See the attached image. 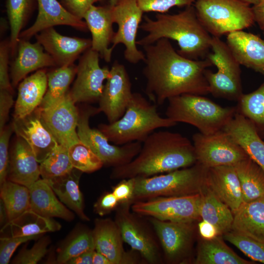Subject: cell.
I'll list each match as a JSON object with an SVG mask.
<instances>
[{"label":"cell","mask_w":264,"mask_h":264,"mask_svg":"<svg viewBox=\"0 0 264 264\" xmlns=\"http://www.w3.org/2000/svg\"><path fill=\"white\" fill-rule=\"evenodd\" d=\"M133 189V178L124 179L112 188V192L119 203H132Z\"/></svg>","instance_id":"f907efd6"},{"label":"cell","mask_w":264,"mask_h":264,"mask_svg":"<svg viewBox=\"0 0 264 264\" xmlns=\"http://www.w3.org/2000/svg\"><path fill=\"white\" fill-rule=\"evenodd\" d=\"M12 126L17 136L22 138L30 146L39 163L58 143L43 122L38 108L22 118L14 119Z\"/></svg>","instance_id":"d6986e66"},{"label":"cell","mask_w":264,"mask_h":264,"mask_svg":"<svg viewBox=\"0 0 264 264\" xmlns=\"http://www.w3.org/2000/svg\"><path fill=\"white\" fill-rule=\"evenodd\" d=\"M40 237L41 236H1L0 239V264H8L14 252L20 245Z\"/></svg>","instance_id":"bcb514c9"},{"label":"cell","mask_w":264,"mask_h":264,"mask_svg":"<svg viewBox=\"0 0 264 264\" xmlns=\"http://www.w3.org/2000/svg\"><path fill=\"white\" fill-rule=\"evenodd\" d=\"M95 250L84 252L69 260L66 264H93V255Z\"/></svg>","instance_id":"11a10c76"},{"label":"cell","mask_w":264,"mask_h":264,"mask_svg":"<svg viewBox=\"0 0 264 264\" xmlns=\"http://www.w3.org/2000/svg\"><path fill=\"white\" fill-rule=\"evenodd\" d=\"M121 0H110V4L112 6H114Z\"/></svg>","instance_id":"91938a15"},{"label":"cell","mask_w":264,"mask_h":264,"mask_svg":"<svg viewBox=\"0 0 264 264\" xmlns=\"http://www.w3.org/2000/svg\"><path fill=\"white\" fill-rule=\"evenodd\" d=\"M132 94L125 66L115 61L98 101L99 110L105 113L109 123L117 121L123 115Z\"/></svg>","instance_id":"2e32d148"},{"label":"cell","mask_w":264,"mask_h":264,"mask_svg":"<svg viewBox=\"0 0 264 264\" xmlns=\"http://www.w3.org/2000/svg\"><path fill=\"white\" fill-rule=\"evenodd\" d=\"M194 264H253L233 251L224 242L222 236L206 240L200 237Z\"/></svg>","instance_id":"d6a6232c"},{"label":"cell","mask_w":264,"mask_h":264,"mask_svg":"<svg viewBox=\"0 0 264 264\" xmlns=\"http://www.w3.org/2000/svg\"><path fill=\"white\" fill-rule=\"evenodd\" d=\"M28 188L32 211L45 217L59 218L69 221L74 219V213L58 199L46 179H39Z\"/></svg>","instance_id":"83f0119b"},{"label":"cell","mask_w":264,"mask_h":264,"mask_svg":"<svg viewBox=\"0 0 264 264\" xmlns=\"http://www.w3.org/2000/svg\"><path fill=\"white\" fill-rule=\"evenodd\" d=\"M192 140L197 162L207 168L235 166L249 157L223 130L210 134L196 133L193 135Z\"/></svg>","instance_id":"7c38bea8"},{"label":"cell","mask_w":264,"mask_h":264,"mask_svg":"<svg viewBox=\"0 0 264 264\" xmlns=\"http://www.w3.org/2000/svg\"><path fill=\"white\" fill-rule=\"evenodd\" d=\"M240 0L242 1L245 3H247L249 4V5L252 4L254 5L258 3L262 0Z\"/></svg>","instance_id":"680465c9"},{"label":"cell","mask_w":264,"mask_h":264,"mask_svg":"<svg viewBox=\"0 0 264 264\" xmlns=\"http://www.w3.org/2000/svg\"><path fill=\"white\" fill-rule=\"evenodd\" d=\"M200 22L213 37L250 27L255 22L252 7L240 0H196Z\"/></svg>","instance_id":"52a82bcc"},{"label":"cell","mask_w":264,"mask_h":264,"mask_svg":"<svg viewBox=\"0 0 264 264\" xmlns=\"http://www.w3.org/2000/svg\"><path fill=\"white\" fill-rule=\"evenodd\" d=\"M233 214L231 230L264 242V198L243 202Z\"/></svg>","instance_id":"4dcf8cb0"},{"label":"cell","mask_w":264,"mask_h":264,"mask_svg":"<svg viewBox=\"0 0 264 264\" xmlns=\"http://www.w3.org/2000/svg\"><path fill=\"white\" fill-rule=\"evenodd\" d=\"M253 261L264 264V242L231 230L222 236Z\"/></svg>","instance_id":"7bdbcfd3"},{"label":"cell","mask_w":264,"mask_h":264,"mask_svg":"<svg viewBox=\"0 0 264 264\" xmlns=\"http://www.w3.org/2000/svg\"><path fill=\"white\" fill-rule=\"evenodd\" d=\"M76 73L77 66L73 63L59 66L48 73L47 89L39 109L44 110L59 103L68 91Z\"/></svg>","instance_id":"d590c367"},{"label":"cell","mask_w":264,"mask_h":264,"mask_svg":"<svg viewBox=\"0 0 264 264\" xmlns=\"http://www.w3.org/2000/svg\"><path fill=\"white\" fill-rule=\"evenodd\" d=\"M200 193L185 196L158 197L134 202L131 210L161 220L196 222L200 219Z\"/></svg>","instance_id":"4fadbf2b"},{"label":"cell","mask_w":264,"mask_h":264,"mask_svg":"<svg viewBox=\"0 0 264 264\" xmlns=\"http://www.w3.org/2000/svg\"><path fill=\"white\" fill-rule=\"evenodd\" d=\"M83 19L91 35V48L98 52L107 62L111 61L113 50L109 47L114 32L112 17V6H91Z\"/></svg>","instance_id":"7402d4cb"},{"label":"cell","mask_w":264,"mask_h":264,"mask_svg":"<svg viewBox=\"0 0 264 264\" xmlns=\"http://www.w3.org/2000/svg\"><path fill=\"white\" fill-rule=\"evenodd\" d=\"M92 231L95 250L105 256L112 264H139L140 254L125 250L120 229L110 219H96Z\"/></svg>","instance_id":"ac0fdd59"},{"label":"cell","mask_w":264,"mask_h":264,"mask_svg":"<svg viewBox=\"0 0 264 264\" xmlns=\"http://www.w3.org/2000/svg\"><path fill=\"white\" fill-rule=\"evenodd\" d=\"M211 50L207 58L217 68L213 72L206 69L209 93L215 97L238 101L243 94L240 65L227 44L219 37L212 36Z\"/></svg>","instance_id":"ba28073f"},{"label":"cell","mask_w":264,"mask_h":264,"mask_svg":"<svg viewBox=\"0 0 264 264\" xmlns=\"http://www.w3.org/2000/svg\"><path fill=\"white\" fill-rule=\"evenodd\" d=\"M75 104L68 90L55 106L40 110L43 122L57 143L68 148L80 142L77 133L80 113Z\"/></svg>","instance_id":"e0dca14e"},{"label":"cell","mask_w":264,"mask_h":264,"mask_svg":"<svg viewBox=\"0 0 264 264\" xmlns=\"http://www.w3.org/2000/svg\"><path fill=\"white\" fill-rule=\"evenodd\" d=\"M99 111L98 108H88L80 113L77 133L80 141L99 156L104 165L115 168L129 163L139 153L142 143L135 141L122 145L110 144L101 131L89 126L90 117Z\"/></svg>","instance_id":"30bf717a"},{"label":"cell","mask_w":264,"mask_h":264,"mask_svg":"<svg viewBox=\"0 0 264 264\" xmlns=\"http://www.w3.org/2000/svg\"><path fill=\"white\" fill-rule=\"evenodd\" d=\"M132 203H119L115 209L114 220L118 225L124 242L138 252L150 264L163 262V253L157 235L143 219L131 211Z\"/></svg>","instance_id":"9c48e42d"},{"label":"cell","mask_w":264,"mask_h":264,"mask_svg":"<svg viewBox=\"0 0 264 264\" xmlns=\"http://www.w3.org/2000/svg\"><path fill=\"white\" fill-rule=\"evenodd\" d=\"M38 13L34 23L21 32L19 38L29 40L41 31L56 25H65L77 29H88L85 22L69 12L57 0H37Z\"/></svg>","instance_id":"603a6c76"},{"label":"cell","mask_w":264,"mask_h":264,"mask_svg":"<svg viewBox=\"0 0 264 264\" xmlns=\"http://www.w3.org/2000/svg\"><path fill=\"white\" fill-rule=\"evenodd\" d=\"M199 215L201 220L212 225L219 235L232 229L234 214L231 209L205 186L200 193Z\"/></svg>","instance_id":"836d02e7"},{"label":"cell","mask_w":264,"mask_h":264,"mask_svg":"<svg viewBox=\"0 0 264 264\" xmlns=\"http://www.w3.org/2000/svg\"><path fill=\"white\" fill-rule=\"evenodd\" d=\"M159 239L163 259L169 264H187L191 261L197 222H175L149 217Z\"/></svg>","instance_id":"8fae6325"},{"label":"cell","mask_w":264,"mask_h":264,"mask_svg":"<svg viewBox=\"0 0 264 264\" xmlns=\"http://www.w3.org/2000/svg\"><path fill=\"white\" fill-rule=\"evenodd\" d=\"M139 29L147 33L137 40L142 46L162 38L173 40L177 43V52L192 60L206 59L211 49L212 36L199 20L194 5L175 14L157 13L154 20L145 16Z\"/></svg>","instance_id":"3957f363"},{"label":"cell","mask_w":264,"mask_h":264,"mask_svg":"<svg viewBox=\"0 0 264 264\" xmlns=\"http://www.w3.org/2000/svg\"><path fill=\"white\" fill-rule=\"evenodd\" d=\"M93 264H112L104 255L95 250L93 255Z\"/></svg>","instance_id":"6f0895ef"},{"label":"cell","mask_w":264,"mask_h":264,"mask_svg":"<svg viewBox=\"0 0 264 264\" xmlns=\"http://www.w3.org/2000/svg\"><path fill=\"white\" fill-rule=\"evenodd\" d=\"M39 163L30 146L17 136L9 154L7 180L29 187L39 179Z\"/></svg>","instance_id":"484cf974"},{"label":"cell","mask_w":264,"mask_h":264,"mask_svg":"<svg viewBox=\"0 0 264 264\" xmlns=\"http://www.w3.org/2000/svg\"><path fill=\"white\" fill-rule=\"evenodd\" d=\"M262 30H263V34H264V28H263V29H262Z\"/></svg>","instance_id":"94428289"},{"label":"cell","mask_w":264,"mask_h":264,"mask_svg":"<svg viewBox=\"0 0 264 264\" xmlns=\"http://www.w3.org/2000/svg\"><path fill=\"white\" fill-rule=\"evenodd\" d=\"M119 202L112 192H107L101 196L94 204V210L100 216H105L115 210Z\"/></svg>","instance_id":"681fc988"},{"label":"cell","mask_w":264,"mask_h":264,"mask_svg":"<svg viewBox=\"0 0 264 264\" xmlns=\"http://www.w3.org/2000/svg\"><path fill=\"white\" fill-rule=\"evenodd\" d=\"M252 10L254 21L262 29L264 28V0H262L258 3L254 5Z\"/></svg>","instance_id":"9f6ffc18"},{"label":"cell","mask_w":264,"mask_h":264,"mask_svg":"<svg viewBox=\"0 0 264 264\" xmlns=\"http://www.w3.org/2000/svg\"><path fill=\"white\" fill-rule=\"evenodd\" d=\"M33 0H7L6 11L10 29L9 46L11 53L17 50L21 30L31 9Z\"/></svg>","instance_id":"ab89813d"},{"label":"cell","mask_w":264,"mask_h":264,"mask_svg":"<svg viewBox=\"0 0 264 264\" xmlns=\"http://www.w3.org/2000/svg\"><path fill=\"white\" fill-rule=\"evenodd\" d=\"M64 6L71 14L80 19L94 3L103 0H61Z\"/></svg>","instance_id":"816d5d0a"},{"label":"cell","mask_w":264,"mask_h":264,"mask_svg":"<svg viewBox=\"0 0 264 264\" xmlns=\"http://www.w3.org/2000/svg\"><path fill=\"white\" fill-rule=\"evenodd\" d=\"M143 47L145 92L154 104L161 105L166 100L184 94L209 93L205 71L213 65L207 58L192 60L185 57L166 38Z\"/></svg>","instance_id":"6da1fadb"},{"label":"cell","mask_w":264,"mask_h":264,"mask_svg":"<svg viewBox=\"0 0 264 264\" xmlns=\"http://www.w3.org/2000/svg\"><path fill=\"white\" fill-rule=\"evenodd\" d=\"M205 186L234 214L243 203L240 182L234 166L207 169Z\"/></svg>","instance_id":"44dd1931"},{"label":"cell","mask_w":264,"mask_h":264,"mask_svg":"<svg viewBox=\"0 0 264 264\" xmlns=\"http://www.w3.org/2000/svg\"><path fill=\"white\" fill-rule=\"evenodd\" d=\"M207 168L196 162L166 174L133 178L131 202L158 197L185 196L200 194L205 187Z\"/></svg>","instance_id":"8992f818"},{"label":"cell","mask_w":264,"mask_h":264,"mask_svg":"<svg viewBox=\"0 0 264 264\" xmlns=\"http://www.w3.org/2000/svg\"><path fill=\"white\" fill-rule=\"evenodd\" d=\"M92 250H95L92 231L80 225L73 230L58 248L57 262L66 264L70 259Z\"/></svg>","instance_id":"74e56055"},{"label":"cell","mask_w":264,"mask_h":264,"mask_svg":"<svg viewBox=\"0 0 264 264\" xmlns=\"http://www.w3.org/2000/svg\"><path fill=\"white\" fill-rule=\"evenodd\" d=\"M98 52L91 48L81 57L77 66V77L70 90L75 103L99 101L104 84L110 75V69L101 67Z\"/></svg>","instance_id":"9a60e30c"},{"label":"cell","mask_w":264,"mask_h":264,"mask_svg":"<svg viewBox=\"0 0 264 264\" xmlns=\"http://www.w3.org/2000/svg\"><path fill=\"white\" fill-rule=\"evenodd\" d=\"M9 42L3 41L0 45V90H6L13 92L8 71V58L10 51Z\"/></svg>","instance_id":"c3c4849f"},{"label":"cell","mask_w":264,"mask_h":264,"mask_svg":"<svg viewBox=\"0 0 264 264\" xmlns=\"http://www.w3.org/2000/svg\"><path fill=\"white\" fill-rule=\"evenodd\" d=\"M61 228V224L52 218L40 215L30 209L3 225L1 232H6L7 235L4 236L10 237L42 236Z\"/></svg>","instance_id":"1f68e13d"},{"label":"cell","mask_w":264,"mask_h":264,"mask_svg":"<svg viewBox=\"0 0 264 264\" xmlns=\"http://www.w3.org/2000/svg\"><path fill=\"white\" fill-rule=\"evenodd\" d=\"M73 168L83 173H92L104 165L103 161L88 147L80 142L68 148Z\"/></svg>","instance_id":"b9f144b4"},{"label":"cell","mask_w":264,"mask_h":264,"mask_svg":"<svg viewBox=\"0 0 264 264\" xmlns=\"http://www.w3.org/2000/svg\"><path fill=\"white\" fill-rule=\"evenodd\" d=\"M50 243L48 236L41 237L29 249L24 246L12 261L14 264H36L46 255Z\"/></svg>","instance_id":"ee69618b"},{"label":"cell","mask_w":264,"mask_h":264,"mask_svg":"<svg viewBox=\"0 0 264 264\" xmlns=\"http://www.w3.org/2000/svg\"><path fill=\"white\" fill-rule=\"evenodd\" d=\"M226 43L240 65L264 74V40L242 30L227 34Z\"/></svg>","instance_id":"d4e9b609"},{"label":"cell","mask_w":264,"mask_h":264,"mask_svg":"<svg viewBox=\"0 0 264 264\" xmlns=\"http://www.w3.org/2000/svg\"><path fill=\"white\" fill-rule=\"evenodd\" d=\"M17 55L11 67V84L16 87L26 75L36 70L57 66L53 58L38 42L32 44L20 38Z\"/></svg>","instance_id":"cb8c5ba5"},{"label":"cell","mask_w":264,"mask_h":264,"mask_svg":"<svg viewBox=\"0 0 264 264\" xmlns=\"http://www.w3.org/2000/svg\"><path fill=\"white\" fill-rule=\"evenodd\" d=\"M239 178L243 202L264 198V171L249 157L234 166Z\"/></svg>","instance_id":"e575fe53"},{"label":"cell","mask_w":264,"mask_h":264,"mask_svg":"<svg viewBox=\"0 0 264 264\" xmlns=\"http://www.w3.org/2000/svg\"><path fill=\"white\" fill-rule=\"evenodd\" d=\"M82 173V171L73 168L62 176L46 180L63 204L81 220L88 221L89 219L84 211L83 196L79 185Z\"/></svg>","instance_id":"f546056e"},{"label":"cell","mask_w":264,"mask_h":264,"mask_svg":"<svg viewBox=\"0 0 264 264\" xmlns=\"http://www.w3.org/2000/svg\"><path fill=\"white\" fill-rule=\"evenodd\" d=\"M176 124L166 117H161L156 105L152 104L141 93L133 92L123 115L113 123L99 125L98 129L110 142L122 145L135 141L143 143L156 129Z\"/></svg>","instance_id":"277c9868"},{"label":"cell","mask_w":264,"mask_h":264,"mask_svg":"<svg viewBox=\"0 0 264 264\" xmlns=\"http://www.w3.org/2000/svg\"><path fill=\"white\" fill-rule=\"evenodd\" d=\"M168 101L166 117L191 125L204 134L223 130L237 112L236 106L223 107L200 95L184 94Z\"/></svg>","instance_id":"5b68a950"},{"label":"cell","mask_w":264,"mask_h":264,"mask_svg":"<svg viewBox=\"0 0 264 264\" xmlns=\"http://www.w3.org/2000/svg\"><path fill=\"white\" fill-rule=\"evenodd\" d=\"M42 178L49 179L62 176L73 167L69 155L68 148L57 143L49 155L40 163Z\"/></svg>","instance_id":"60d3db41"},{"label":"cell","mask_w":264,"mask_h":264,"mask_svg":"<svg viewBox=\"0 0 264 264\" xmlns=\"http://www.w3.org/2000/svg\"><path fill=\"white\" fill-rule=\"evenodd\" d=\"M12 93L6 90H0V131L5 127L10 110L14 103Z\"/></svg>","instance_id":"f5cc1de1"},{"label":"cell","mask_w":264,"mask_h":264,"mask_svg":"<svg viewBox=\"0 0 264 264\" xmlns=\"http://www.w3.org/2000/svg\"><path fill=\"white\" fill-rule=\"evenodd\" d=\"M237 102V112L248 119L264 139V82L255 91L243 93Z\"/></svg>","instance_id":"f35d334b"},{"label":"cell","mask_w":264,"mask_h":264,"mask_svg":"<svg viewBox=\"0 0 264 264\" xmlns=\"http://www.w3.org/2000/svg\"><path fill=\"white\" fill-rule=\"evenodd\" d=\"M13 131L12 124L5 126L0 131V185L7 180L10 154L9 142Z\"/></svg>","instance_id":"7dc6e473"},{"label":"cell","mask_w":264,"mask_h":264,"mask_svg":"<svg viewBox=\"0 0 264 264\" xmlns=\"http://www.w3.org/2000/svg\"><path fill=\"white\" fill-rule=\"evenodd\" d=\"M196 0H137V3L144 12H154L165 13L171 8L187 7L193 5Z\"/></svg>","instance_id":"f6af8a7d"},{"label":"cell","mask_w":264,"mask_h":264,"mask_svg":"<svg viewBox=\"0 0 264 264\" xmlns=\"http://www.w3.org/2000/svg\"><path fill=\"white\" fill-rule=\"evenodd\" d=\"M0 200L4 204L8 222L14 220L30 209L28 187L6 180L0 185Z\"/></svg>","instance_id":"8d00e7d4"},{"label":"cell","mask_w":264,"mask_h":264,"mask_svg":"<svg viewBox=\"0 0 264 264\" xmlns=\"http://www.w3.org/2000/svg\"><path fill=\"white\" fill-rule=\"evenodd\" d=\"M143 13L137 0H122L112 6L113 20L117 24L118 29L114 33L110 47L113 50L118 44H123L124 58L133 64L144 61L145 58L144 52L138 49L136 44Z\"/></svg>","instance_id":"5bb4252c"},{"label":"cell","mask_w":264,"mask_h":264,"mask_svg":"<svg viewBox=\"0 0 264 264\" xmlns=\"http://www.w3.org/2000/svg\"><path fill=\"white\" fill-rule=\"evenodd\" d=\"M223 130L264 171V141L252 123L237 112Z\"/></svg>","instance_id":"4316f807"},{"label":"cell","mask_w":264,"mask_h":264,"mask_svg":"<svg viewBox=\"0 0 264 264\" xmlns=\"http://www.w3.org/2000/svg\"><path fill=\"white\" fill-rule=\"evenodd\" d=\"M197 228L200 237L203 239L210 240L219 235L217 228L204 220L198 222Z\"/></svg>","instance_id":"db71d44e"},{"label":"cell","mask_w":264,"mask_h":264,"mask_svg":"<svg viewBox=\"0 0 264 264\" xmlns=\"http://www.w3.org/2000/svg\"><path fill=\"white\" fill-rule=\"evenodd\" d=\"M196 162L193 142L188 138L168 131L154 132L143 142L138 155L129 163L113 168L110 177L121 180L149 177Z\"/></svg>","instance_id":"7a4b0ae2"},{"label":"cell","mask_w":264,"mask_h":264,"mask_svg":"<svg viewBox=\"0 0 264 264\" xmlns=\"http://www.w3.org/2000/svg\"><path fill=\"white\" fill-rule=\"evenodd\" d=\"M35 37L58 67L73 64L82 53L91 46V39L64 36L53 27L41 31Z\"/></svg>","instance_id":"ffe728a7"},{"label":"cell","mask_w":264,"mask_h":264,"mask_svg":"<svg viewBox=\"0 0 264 264\" xmlns=\"http://www.w3.org/2000/svg\"><path fill=\"white\" fill-rule=\"evenodd\" d=\"M47 87V74L40 69L23 79L18 87L14 119L22 118L40 105Z\"/></svg>","instance_id":"f1b7e54d"}]
</instances>
